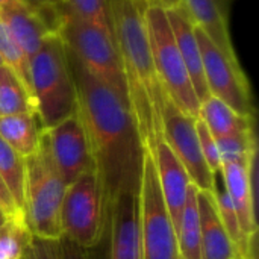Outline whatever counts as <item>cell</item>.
Here are the masks:
<instances>
[{
    "label": "cell",
    "instance_id": "6da1fadb",
    "mask_svg": "<svg viewBox=\"0 0 259 259\" xmlns=\"http://www.w3.org/2000/svg\"><path fill=\"white\" fill-rule=\"evenodd\" d=\"M65 53L76 90V114L94 158L109 226L117 199L140 191L146 149L127 100L94 77L67 49Z\"/></svg>",
    "mask_w": 259,
    "mask_h": 259
},
{
    "label": "cell",
    "instance_id": "7a4b0ae2",
    "mask_svg": "<svg viewBox=\"0 0 259 259\" xmlns=\"http://www.w3.org/2000/svg\"><path fill=\"white\" fill-rule=\"evenodd\" d=\"M114 42L120 55L127 102L146 152L162 140L167 96L159 83L149 47L143 0H108Z\"/></svg>",
    "mask_w": 259,
    "mask_h": 259
},
{
    "label": "cell",
    "instance_id": "3957f363",
    "mask_svg": "<svg viewBox=\"0 0 259 259\" xmlns=\"http://www.w3.org/2000/svg\"><path fill=\"white\" fill-rule=\"evenodd\" d=\"M32 99L44 129L76 114V90L62 41L52 35L29 61Z\"/></svg>",
    "mask_w": 259,
    "mask_h": 259
},
{
    "label": "cell",
    "instance_id": "277c9868",
    "mask_svg": "<svg viewBox=\"0 0 259 259\" xmlns=\"http://www.w3.org/2000/svg\"><path fill=\"white\" fill-rule=\"evenodd\" d=\"M67 185L62 181L44 135L38 150L26 158L23 212L35 238L58 241L62 238L61 209Z\"/></svg>",
    "mask_w": 259,
    "mask_h": 259
},
{
    "label": "cell",
    "instance_id": "5b68a950",
    "mask_svg": "<svg viewBox=\"0 0 259 259\" xmlns=\"http://www.w3.org/2000/svg\"><path fill=\"white\" fill-rule=\"evenodd\" d=\"M56 36L94 77L127 100L126 79L112 38L79 18L64 2L58 5Z\"/></svg>",
    "mask_w": 259,
    "mask_h": 259
},
{
    "label": "cell",
    "instance_id": "8992f818",
    "mask_svg": "<svg viewBox=\"0 0 259 259\" xmlns=\"http://www.w3.org/2000/svg\"><path fill=\"white\" fill-rule=\"evenodd\" d=\"M144 24L155 71L167 99L187 115L197 118L200 102L179 53L165 9L146 6Z\"/></svg>",
    "mask_w": 259,
    "mask_h": 259
},
{
    "label": "cell",
    "instance_id": "52a82bcc",
    "mask_svg": "<svg viewBox=\"0 0 259 259\" xmlns=\"http://www.w3.org/2000/svg\"><path fill=\"white\" fill-rule=\"evenodd\" d=\"M62 238L90 252L108 234L102 187L96 171L67 185L61 209Z\"/></svg>",
    "mask_w": 259,
    "mask_h": 259
},
{
    "label": "cell",
    "instance_id": "ba28073f",
    "mask_svg": "<svg viewBox=\"0 0 259 259\" xmlns=\"http://www.w3.org/2000/svg\"><path fill=\"white\" fill-rule=\"evenodd\" d=\"M140 199V247L141 259H181L175 226L167 212L152 155L146 152Z\"/></svg>",
    "mask_w": 259,
    "mask_h": 259
},
{
    "label": "cell",
    "instance_id": "9c48e42d",
    "mask_svg": "<svg viewBox=\"0 0 259 259\" xmlns=\"http://www.w3.org/2000/svg\"><path fill=\"white\" fill-rule=\"evenodd\" d=\"M196 38L202 53L203 76L209 96L225 102L235 112L255 118L252 88L241 65L232 62L197 26Z\"/></svg>",
    "mask_w": 259,
    "mask_h": 259
},
{
    "label": "cell",
    "instance_id": "30bf717a",
    "mask_svg": "<svg viewBox=\"0 0 259 259\" xmlns=\"http://www.w3.org/2000/svg\"><path fill=\"white\" fill-rule=\"evenodd\" d=\"M196 121L197 118L187 115L167 99L162 117V140L181 161L193 185L199 191H211L214 176L202 155Z\"/></svg>",
    "mask_w": 259,
    "mask_h": 259
},
{
    "label": "cell",
    "instance_id": "8fae6325",
    "mask_svg": "<svg viewBox=\"0 0 259 259\" xmlns=\"http://www.w3.org/2000/svg\"><path fill=\"white\" fill-rule=\"evenodd\" d=\"M42 135L65 185L73 184L87 173L96 171L90 143L77 114L53 127L44 129Z\"/></svg>",
    "mask_w": 259,
    "mask_h": 259
},
{
    "label": "cell",
    "instance_id": "7c38bea8",
    "mask_svg": "<svg viewBox=\"0 0 259 259\" xmlns=\"http://www.w3.org/2000/svg\"><path fill=\"white\" fill-rule=\"evenodd\" d=\"M258 155L246 162H223L222 176L247 241L256 240L258 225L255 211V176Z\"/></svg>",
    "mask_w": 259,
    "mask_h": 259
},
{
    "label": "cell",
    "instance_id": "4fadbf2b",
    "mask_svg": "<svg viewBox=\"0 0 259 259\" xmlns=\"http://www.w3.org/2000/svg\"><path fill=\"white\" fill-rule=\"evenodd\" d=\"M155 165V173L158 179V185L167 208V212L171 219L173 226L176 228L181 212L187 203L188 193L193 187V182L181 164V161L175 156L171 149L161 140L153 152L150 153Z\"/></svg>",
    "mask_w": 259,
    "mask_h": 259
},
{
    "label": "cell",
    "instance_id": "5bb4252c",
    "mask_svg": "<svg viewBox=\"0 0 259 259\" xmlns=\"http://www.w3.org/2000/svg\"><path fill=\"white\" fill-rule=\"evenodd\" d=\"M109 259H141L140 199L138 194H121L109 215Z\"/></svg>",
    "mask_w": 259,
    "mask_h": 259
},
{
    "label": "cell",
    "instance_id": "9a60e30c",
    "mask_svg": "<svg viewBox=\"0 0 259 259\" xmlns=\"http://www.w3.org/2000/svg\"><path fill=\"white\" fill-rule=\"evenodd\" d=\"M0 20L11 30L27 61L41 49L49 36L55 35L41 11L27 5L24 0L2 6Z\"/></svg>",
    "mask_w": 259,
    "mask_h": 259
},
{
    "label": "cell",
    "instance_id": "2e32d148",
    "mask_svg": "<svg viewBox=\"0 0 259 259\" xmlns=\"http://www.w3.org/2000/svg\"><path fill=\"white\" fill-rule=\"evenodd\" d=\"M165 12H167V18H168L170 29L175 36V41L178 44L179 53L184 59V64L193 82L196 96L199 102H203L209 96V93L205 83L202 53H200V47L196 38V26L182 5H178L171 9H165Z\"/></svg>",
    "mask_w": 259,
    "mask_h": 259
},
{
    "label": "cell",
    "instance_id": "e0dca14e",
    "mask_svg": "<svg viewBox=\"0 0 259 259\" xmlns=\"http://www.w3.org/2000/svg\"><path fill=\"white\" fill-rule=\"evenodd\" d=\"M193 23L232 61L240 64L229 32V9L226 0H181Z\"/></svg>",
    "mask_w": 259,
    "mask_h": 259
},
{
    "label": "cell",
    "instance_id": "ac0fdd59",
    "mask_svg": "<svg viewBox=\"0 0 259 259\" xmlns=\"http://www.w3.org/2000/svg\"><path fill=\"white\" fill-rule=\"evenodd\" d=\"M202 259H241L215 206L211 191L197 190Z\"/></svg>",
    "mask_w": 259,
    "mask_h": 259
},
{
    "label": "cell",
    "instance_id": "d6986e66",
    "mask_svg": "<svg viewBox=\"0 0 259 259\" xmlns=\"http://www.w3.org/2000/svg\"><path fill=\"white\" fill-rule=\"evenodd\" d=\"M212 134L215 140L255 132V118L235 112L225 102L214 96H208L200 102L197 117Z\"/></svg>",
    "mask_w": 259,
    "mask_h": 259
},
{
    "label": "cell",
    "instance_id": "ffe728a7",
    "mask_svg": "<svg viewBox=\"0 0 259 259\" xmlns=\"http://www.w3.org/2000/svg\"><path fill=\"white\" fill-rule=\"evenodd\" d=\"M42 131L44 127L36 112L0 117V138L23 158L38 150Z\"/></svg>",
    "mask_w": 259,
    "mask_h": 259
},
{
    "label": "cell",
    "instance_id": "44dd1931",
    "mask_svg": "<svg viewBox=\"0 0 259 259\" xmlns=\"http://www.w3.org/2000/svg\"><path fill=\"white\" fill-rule=\"evenodd\" d=\"M178 250L181 259H202L200 243V219L197 208V188L193 185L187 203L181 212L179 222L175 228Z\"/></svg>",
    "mask_w": 259,
    "mask_h": 259
},
{
    "label": "cell",
    "instance_id": "7402d4cb",
    "mask_svg": "<svg viewBox=\"0 0 259 259\" xmlns=\"http://www.w3.org/2000/svg\"><path fill=\"white\" fill-rule=\"evenodd\" d=\"M36 112L33 100L20 77L5 64L0 65V117Z\"/></svg>",
    "mask_w": 259,
    "mask_h": 259
},
{
    "label": "cell",
    "instance_id": "603a6c76",
    "mask_svg": "<svg viewBox=\"0 0 259 259\" xmlns=\"http://www.w3.org/2000/svg\"><path fill=\"white\" fill-rule=\"evenodd\" d=\"M33 241L24 214L6 217L0 226V259H24Z\"/></svg>",
    "mask_w": 259,
    "mask_h": 259
},
{
    "label": "cell",
    "instance_id": "cb8c5ba5",
    "mask_svg": "<svg viewBox=\"0 0 259 259\" xmlns=\"http://www.w3.org/2000/svg\"><path fill=\"white\" fill-rule=\"evenodd\" d=\"M0 176L9 188L17 206L23 212L24 184H26V158L18 155L0 138ZM24 214V212H23Z\"/></svg>",
    "mask_w": 259,
    "mask_h": 259
},
{
    "label": "cell",
    "instance_id": "d4e9b609",
    "mask_svg": "<svg viewBox=\"0 0 259 259\" xmlns=\"http://www.w3.org/2000/svg\"><path fill=\"white\" fill-rule=\"evenodd\" d=\"M0 59L5 65H8L20 77V80L24 83V87L27 88V91L32 97L29 61L23 55V52H21L20 46L17 44L15 38L12 36L11 30L6 27V24L2 20H0Z\"/></svg>",
    "mask_w": 259,
    "mask_h": 259
},
{
    "label": "cell",
    "instance_id": "484cf974",
    "mask_svg": "<svg viewBox=\"0 0 259 259\" xmlns=\"http://www.w3.org/2000/svg\"><path fill=\"white\" fill-rule=\"evenodd\" d=\"M64 3L83 21L105 32L114 39L108 0H64Z\"/></svg>",
    "mask_w": 259,
    "mask_h": 259
},
{
    "label": "cell",
    "instance_id": "4316f807",
    "mask_svg": "<svg viewBox=\"0 0 259 259\" xmlns=\"http://www.w3.org/2000/svg\"><path fill=\"white\" fill-rule=\"evenodd\" d=\"M222 162H246L258 155L256 134L247 132L241 135L215 140Z\"/></svg>",
    "mask_w": 259,
    "mask_h": 259
},
{
    "label": "cell",
    "instance_id": "83f0119b",
    "mask_svg": "<svg viewBox=\"0 0 259 259\" xmlns=\"http://www.w3.org/2000/svg\"><path fill=\"white\" fill-rule=\"evenodd\" d=\"M196 129H197V137H199V143H200V150L202 155L205 158V162L209 168V171L212 173V176L219 171H222V156L219 152V146L215 138L212 137V134L208 131V127L197 118L196 121Z\"/></svg>",
    "mask_w": 259,
    "mask_h": 259
},
{
    "label": "cell",
    "instance_id": "f1b7e54d",
    "mask_svg": "<svg viewBox=\"0 0 259 259\" xmlns=\"http://www.w3.org/2000/svg\"><path fill=\"white\" fill-rule=\"evenodd\" d=\"M24 259H62L59 240L53 241V240H41L33 237V241Z\"/></svg>",
    "mask_w": 259,
    "mask_h": 259
},
{
    "label": "cell",
    "instance_id": "f546056e",
    "mask_svg": "<svg viewBox=\"0 0 259 259\" xmlns=\"http://www.w3.org/2000/svg\"><path fill=\"white\" fill-rule=\"evenodd\" d=\"M0 209L3 211V214L6 217H11V215H15V214H23L20 211V208L17 206L9 188L6 187L3 178L0 176Z\"/></svg>",
    "mask_w": 259,
    "mask_h": 259
},
{
    "label": "cell",
    "instance_id": "4dcf8cb0",
    "mask_svg": "<svg viewBox=\"0 0 259 259\" xmlns=\"http://www.w3.org/2000/svg\"><path fill=\"white\" fill-rule=\"evenodd\" d=\"M59 247H61L62 259H91L90 252L80 249L79 246H76L74 243H71L65 238L59 240Z\"/></svg>",
    "mask_w": 259,
    "mask_h": 259
},
{
    "label": "cell",
    "instance_id": "1f68e13d",
    "mask_svg": "<svg viewBox=\"0 0 259 259\" xmlns=\"http://www.w3.org/2000/svg\"><path fill=\"white\" fill-rule=\"evenodd\" d=\"M147 6L162 8V9H171L178 5H181V0H143Z\"/></svg>",
    "mask_w": 259,
    "mask_h": 259
},
{
    "label": "cell",
    "instance_id": "d6a6232c",
    "mask_svg": "<svg viewBox=\"0 0 259 259\" xmlns=\"http://www.w3.org/2000/svg\"><path fill=\"white\" fill-rule=\"evenodd\" d=\"M27 5L30 6H35V8H39V6H52V5H58V3H62L64 0H24Z\"/></svg>",
    "mask_w": 259,
    "mask_h": 259
},
{
    "label": "cell",
    "instance_id": "836d02e7",
    "mask_svg": "<svg viewBox=\"0 0 259 259\" xmlns=\"http://www.w3.org/2000/svg\"><path fill=\"white\" fill-rule=\"evenodd\" d=\"M14 2H17V0H0V8L9 5V3H14Z\"/></svg>",
    "mask_w": 259,
    "mask_h": 259
},
{
    "label": "cell",
    "instance_id": "e575fe53",
    "mask_svg": "<svg viewBox=\"0 0 259 259\" xmlns=\"http://www.w3.org/2000/svg\"><path fill=\"white\" fill-rule=\"evenodd\" d=\"M5 220H6V215H5V214H3V211L0 209V226H2V223H3Z\"/></svg>",
    "mask_w": 259,
    "mask_h": 259
},
{
    "label": "cell",
    "instance_id": "d590c367",
    "mask_svg": "<svg viewBox=\"0 0 259 259\" xmlns=\"http://www.w3.org/2000/svg\"><path fill=\"white\" fill-rule=\"evenodd\" d=\"M2 64H3V62H2V59H0V65H2Z\"/></svg>",
    "mask_w": 259,
    "mask_h": 259
}]
</instances>
